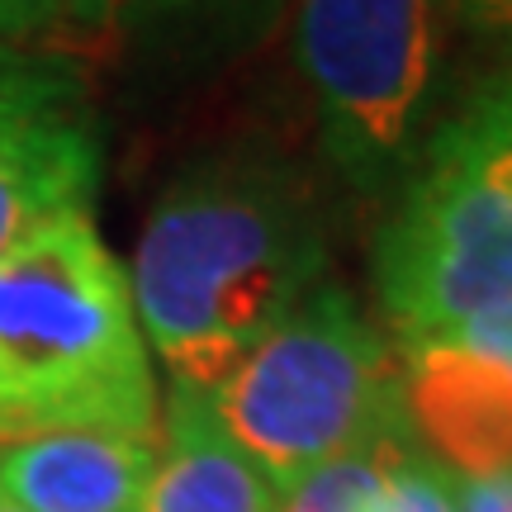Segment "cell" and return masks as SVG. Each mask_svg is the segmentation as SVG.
Returning <instances> with one entry per match:
<instances>
[{
    "mask_svg": "<svg viewBox=\"0 0 512 512\" xmlns=\"http://www.w3.org/2000/svg\"><path fill=\"white\" fill-rule=\"evenodd\" d=\"M328 266V219L309 176L271 147H223L147 209L128 290L166 380L209 394L332 280Z\"/></svg>",
    "mask_w": 512,
    "mask_h": 512,
    "instance_id": "1",
    "label": "cell"
},
{
    "mask_svg": "<svg viewBox=\"0 0 512 512\" xmlns=\"http://www.w3.org/2000/svg\"><path fill=\"white\" fill-rule=\"evenodd\" d=\"M157 427L128 271L95 233V209L62 214L0 256V446Z\"/></svg>",
    "mask_w": 512,
    "mask_h": 512,
    "instance_id": "2",
    "label": "cell"
},
{
    "mask_svg": "<svg viewBox=\"0 0 512 512\" xmlns=\"http://www.w3.org/2000/svg\"><path fill=\"white\" fill-rule=\"evenodd\" d=\"M375 294L403 351L512 304V86L427 133L375 238Z\"/></svg>",
    "mask_w": 512,
    "mask_h": 512,
    "instance_id": "3",
    "label": "cell"
},
{
    "mask_svg": "<svg viewBox=\"0 0 512 512\" xmlns=\"http://www.w3.org/2000/svg\"><path fill=\"white\" fill-rule=\"evenodd\" d=\"M204 399L275 489L328 460L413 441L403 361L337 280H323Z\"/></svg>",
    "mask_w": 512,
    "mask_h": 512,
    "instance_id": "4",
    "label": "cell"
},
{
    "mask_svg": "<svg viewBox=\"0 0 512 512\" xmlns=\"http://www.w3.org/2000/svg\"><path fill=\"white\" fill-rule=\"evenodd\" d=\"M446 0H299L294 62L318 152L342 181L384 200L427 143L441 81Z\"/></svg>",
    "mask_w": 512,
    "mask_h": 512,
    "instance_id": "5",
    "label": "cell"
},
{
    "mask_svg": "<svg viewBox=\"0 0 512 512\" xmlns=\"http://www.w3.org/2000/svg\"><path fill=\"white\" fill-rule=\"evenodd\" d=\"M105 138L67 57L0 38V256L62 214L95 209Z\"/></svg>",
    "mask_w": 512,
    "mask_h": 512,
    "instance_id": "6",
    "label": "cell"
},
{
    "mask_svg": "<svg viewBox=\"0 0 512 512\" xmlns=\"http://www.w3.org/2000/svg\"><path fill=\"white\" fill-rule=\"evenodd\" d=\"M403 418L418 451L456 479L512 470V366L489 351L437 337L408 347Z\"/></svg>",
    "mask_w": 512,
    "mask_h": 512,
    "instance_id": "7",
    "label": "cell"
},
{
    "mask_svg": "<svg viewBox=\"0 0 512 512\" xmlns=\"http://www.w3.org/2000/svg\"><path fill=\"white\" fill-rule=\"evenodd\" d=\"M157 432H53L0 446V503L19 512H138Z\"/></svg>",
    "mask_w": 512,
    "mask_h": 512,
    "instance_id": "8",
    "label": "cell"
},
{
    "mask_svg": "<svg viewBox=\"0 0 512 512\" xmlns=\"http://www.w3.org/2000/svg\"><path fill=\"white\" fill-rule=\"evenodd\" d=\"M138 512H280V489L223 432L204 394L171 384Z\"/></svg>",
    "mask_w": 512,
    "mask_h": 512,
    "instance_id": "9",
    "label": "cell"
},
{
    "mask_svg": "<svg viewBox=\"0 0 512 512\" xmlns=\"http://www.w3.org/2000/svg\"><path fill=\"white\" fill-rule=\"evenodd\" d=\"M403 446H418V441L375 446V451H356V456L318 465L313 475L280 489V512H380L389 460L399 456Z\"/></svg>",
    "mask_w": 512,
    "mask_h": 512,
    "instance_id": "10",
    "label": "cell"
},
{
    "mask_svg": "<svg viewBox=\"0 0 512 512\" xmlns=\"http://www.w3.org/2000/svg\"><path fill=\"white\" fill-rule=\"evenodd\" d=\"M380 512H460V479L451 470H441L427 451L403 446L389 460Z\"/></svg>",
    "mask_w": 512,
    "mask_h": 512,
    "instance_id": "11",
    "label": "cell"
},
{
    "mask_svg": "<svg viewBox=\"0 0 512 512\" xmlns=\"http://www.w3.org/2000/svg\"><path fill=\"white\" fill-rule=\"evenodd\" d=\"M133 29H171V24H195V19H219L233 5L247 0H100Z\"/></svg>",
    "mask_w": 512,
    "mask_h": 512,
    "instance_id": "12",
    "label": "cell"
},
{
    "mask_svg": "<svg viewBox=\"0 0 512 512\" xmlns=\"http://www.w3.org/2000/svg\"><path fill=\"white\" fill-rule=\"evenodd\" d=\"M72 5L76 0H0V38L5 43H24L29 34L53 29Z\"/></svg>",
    "mask_w": 512,
    "mask_h": 512,
    "instance_id": "13",
    "label": "cell"
},
{
    "mask_svg": "<svg viewBox=\"0 0 512 512\" xmlns=\"http://www.w3.org/2000/svg\"><path fill=\"white\" fill-rule=\"evenodd\" d=\"M446 337H456L465 347H479L498 356V361H508L512 366V304H498V309H484L475 318H465L456 332H446Z\"/></svg>",
    "mask_w": 512,
    "mask_h": 512,
    "instance_id": "14",
    "label": "cell"
},
{
    "mask_svg": "<svg viewBox=\"0 0 512 512\" xmlns=\"http://www.w3.org/2000/svg\"><path fill=\"white\" fill-rule=\"evenodd\" d=\"M456 15L465 19L475 34L512 48V0H456Z\"/></svg>",
    "mask_w": 512,
    "mask_h": 512,
    "instance_id": "15",
    "label": "cell"
},
{
    "mask_svg": "<svg viewBox=\"0 0 512 512\" xmlns=\"http://www.w3.org/2000/svg\"><path fill=\"white\" fill-rule=\"evenodd\" d=\"M460 512H512V470L460 479Z\"/></svg>",
    "mask_w": 512,
    "mask_h": 512,
    "instance_id": "16",
    "label": "cell"
},
{
    "mask_svg": "<svg viewBox=\"0 0 512 512\" xmlns=\"http://www.w3.org/2000/svg\"><path fill=\"white\" fill-rule=\"evenodd\" d=\"M0 512H19V508H10V503H0Z\"/></svg>",
    "mask_w": 512,
    "mask_h": 512,
    "instance_id": "17",
    "label": "cell"
}]
</instances>
